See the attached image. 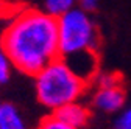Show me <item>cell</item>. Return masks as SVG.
<instances>
[{"label": "cell", "mask_w": 131, "mask_h": 129, "mask_svg": "<svg viewBox=\"0 0 131 129\" xmlns=\"http://www.w3.org/2000/svg\"><path fill=\"white\" fill-rule=\"evenodd\" d=\"M0 47L16 70L35 76L48 62L59 58L58 19L44 9H16L2 31Z\"/></svg>", "instance_id": "cell-1"}, {"label": "cell", "mask_w": 131, "mask_h": 129, "mask_svg": "<svg viewBox=\"0 0 131 129\" xmlns=\"http://www.w3.org/2000/svg\"><path fill=\"white\" fill-rule=\"evenodd\" d=\"M33 78L38 101L52 112L67 103L78 101L89 86L88 79L80 76L61 56L48 62Z\"/></svg>", "instance_id": "cell-2"}, {"label": "cell", "mask_w": 131, "mask_h": 129, "mask_svg": "<svg viewBox=\"0 0 131 129\" xmlns=\"http://www.w3.org/2000/svg\"><path fill=\"white\" fill-rule=\"evenodd\" d=\"M59 56L69 58L83 51H97L100 34L91 14L75 6L58 17Z\"/></svg>", "instance_id": "cell-3"}, {"label": "cell", "mask_w": 131, "mask_h": 129, "mask_svg": "<svg viewBox=\"0 0 131 129\" xmlns=\"http://www.w3.org/2000/svg\"><path fill=\"white\" fill-rule=\"evenodd\" d=\"M91 101H92L94 109L105 112V114L120 112L126 103L125 87H123V84L108 86V87H95Z\"/></svg>", "instance_id": "cell-4"}, {"label": "cell", "mask_w": 131, "mask_h": 129, "mask_svg": "<svg viewBox=\"0 0 131 129\" xmlns=\"http://www.w3.org/2000/svg\"><path fill=\"white\" fill-rule=\"evenodd\" d=\"M53 114L61 118L62 121H66L67 124L78 127V129H83L84 126H88L89 120H91V110L88 106H84L83 103L78 101H72L61 106L59 109H56Z\"/></svg>", "instance_id": "cell-5"}, {"label": "cell", "mask_w": 131, "mask_h": 129, "mask_svg": "<svg viewBox=\"0 0 131 129\" xmlns=\"http://www.w3.org/2000/svg\"><path fill=\"white\" fill-rule=\"evenodd\" d=\"M0 129H27L22 114L11 103H2L0 106Z\"/></svg>", "instance_id": "cell-6"}, {"label": "cell", "mask_w": 131, "mask_h": 129, "mask_svg": "<svg viewBox=\"0 0 131 129\" xmlns=\"http://www.w3.org/2000/svg\"><path fill=\"white\" fill-rule=\"evenodd\" d=\"M78 5V0H44V11L52 14L53 17L66 14L67 11L73 9Z\"/></svg>", "instance_id": "cell-7"}, {"label": "cell", "mask_w": 131, "mask_h": 129, "mask_svg": "<svg viewBox=\"0 0 131 129\" xmlns=\"http://www.w3.org/2000/svg\"><path fill=\"white\" fill-rule=\"evenodd\" d=\"M13 69H14V66H13L9 56L5 53L3 48L0 47V87L5 86L9 81L11 73H13Z\"/></svg>", "instance_id": "cell-8"}, {"label": "cell", "mask_w": 131, "mask_h": 129, "mask_svg": "<svg viewBox=\"0 0 131 129\" xmlns=\"http://www.w3.org/2000/svg\"><path fill=\"white\" fill-rule=\"evenodd\" d=\"M95 87H108V86H116V84H123L122 78L117 73H111V72H97L95 76L92 78Z\"/></svg>", "instance_id": "cell-9"}, {"label": "cell", "mask_w": 131, "mask_h": 129, "mask_svg": "<svg viewBox=\"0 0 131 129\" xmlns=\"http://www.w3.org/2000/svg\"><path fill=\"white\" fill-rule=\"evenodd\" d=\"M38 129H78V127H73V126L67 124L66 121H62L61 118H58L52 112V114H48L47 117H44L41 120Z\"/></svg>", "instance_id": "cell-10"}, {"label": "cell", "mask_w": 131, "mask_h": 129, "mask_svg": "<svg viewBox=\"0 0 131 129\" xmlns=\"http://www.w3.org/2000/svg\"><path fill=\"white\" fill-rule=\"evenodd\" d=\"M114 129H131V107L122 110V114L116 120Z\"/></svg>", "instance_id": "cell-11"}, {"label": "cell", "mask_w": 131, "mask_h": 129, "mask_svg": "<svg viewBox=\"0 0 131 129\" xmlns=\"http://www.w3.org/2000/svg\"><path fill=\"white\" fill-rule=\"evenodd\" d=\"M98 5H100V0H78V8H81L83 11L92 14L98 9Z\"/></svg>", "instance_id": "cell-12"}, {"label": "cell", "mask_w": 131, "mask_h": 129, "mask_svg": "<svg viewBox=\"0 0 131 129\" xmlns=\"http://www.w3.org/2000/svg\"><path fill=\"white\" fill-rule=\"evenodd\" d=\"M14 11H16V8H14L11 3H8L6 0H0V19H2V17H6V16L9 17Z\"/></svg>", "instance_id": "cell-13"}, {"label": "cell", "mask_w": 131, "mask_h": 129, "mask_svg": "<svg viewBox=\"0 0 131 129\" xmlns=\"http://www.w3.org/2000/svg\"><path fill=\"white\" fill-rule=\"evenodd\" d=\"M0 106H2V101H0Z\"/></svg>", "instance_id": "cell-14"}]
</instances>
